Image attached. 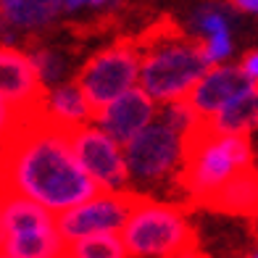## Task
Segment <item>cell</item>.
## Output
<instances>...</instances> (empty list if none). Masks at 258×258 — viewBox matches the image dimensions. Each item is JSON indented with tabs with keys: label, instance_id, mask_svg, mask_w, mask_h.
Here are the masks:
<instances>
[{
	"label": "cell",
	"instance_id": "obj_1",
	"mask_svg": "<svg viewBox=\"0 0 258 258\" xmlns=\"http://www.w3.org/2000/svg\"><path fill=\"white\" fill-rule=\"evenodd\" d=\"M0 182L8 195L32 198L53 214L103 190L74 153L72 126L55 121L48 111L29 119L0 145Z\"/></svg>",
	"mask_w": 258,
	"mask_h": 258
},
{
	"label": "cell",
	"instance_id": "obj_27",
	"mask_svg": "<svg viewBox=\"0 0 258 258\" xmlns=\"http://www.w3.org/2000/svg\"><path fill=\"white\" fill-rule=\"evenodd\" d=\"M8 192H6V187H3V182H0V203H3V198H6Z\"/></svg>",
	"mask_w": 258,
	"mask_h": 258
},
{
	"label": "cell",
	"instance_id": "obj_26",
	"mask_svg": "<svg viewBox=\"0 0 258 258\" xmlns=\"http://www.w3.org/2000/svg\"><path fill=\"white\" fill-rule=\"evenodd\" d=\"M3 242H6V229H3V221H0V253H3Z\"/></svg>",
	"mask_w": 258,
	"mask_h": 258
},
{
	"label": "cell",
	"instance_id": "obj_25",
	"mask_svg": "<svg viewBox=\"0 0 258 258\" xmlns=\"http://www.w3.org/2000/svg\"><path fill=\"white\" fill-rule=\"evenodd\" d=\"M105 0H63V11H77L82 6H103Z\"/></svg>",
	"mask_w": 258,
	"mask_h": 258
},
{
	"label": "cell",
	"instance_id": "obj_14",
	"mask_svg": "<svg viewBox=\"0 0 258 258\" xmlns=\"http://www.w3.org/2000/svg\"><path fill=\"white\" fill-rule=\"evenodd\" d=\"M63 0H0V16L16 32H40L61 14Z\"/></svg>",
	"mask_w": 258,
	"mask_h": 258
},
{
	"label": "cell",
	"instance_id": "obj_19",
	"mask_svg": "<svg viewBox=\"0 0 258 258\" xmlns=\"http://www.w3.org/2000/svg\"><path fill=\"white\" fill-rule=\"evenodd\" d=\"M32 61H34V69H37V74H40L45 87L61 85V79L66 74V63H63V58L58 53H53V50H34Z\"/></svg>",
	"mask_w": 258,
	"mask_h": 258
},
{
	"label": "cell",
	"instance_id": "obj_22",
	"mask_svg": "<svg viewBox=\"0 0 258 258\" xmlns=\"http://www.w3.org/2000/svg\"><path fill=\"white\" fill-rule=\"evenodd\" d=\"M242 69H245V74H248L250 79L258 82V50H250L248 55L242 58Z\"/></svg>",
	"mask_w": 258,
	"mask_h": 258
},
{
	"label": "cell",
	"instance_id": "obj_7",
	"mask_svg": "<svg viewBox=\"0 0 258 258\" xmlns=\"http://www.w3.org/2000/svg\"><path fill=\"white\" fill-rule=\"evenodd\" d=\"M140 79V48L135 40H121L95 53L82 66L77 85L90 108V121H98L105 105L126 92Z\"/></svg>",
	"mask_w": 258,
	"mask_h": 258
},
{
	"label": "cell",
	"instance_id": "obj_21",
	"mask_svg": "<svg viewBox=\"0 0 258 258\" xmlns=\"http://www.w3.org/2000/svg\"><path fill=\"white\" fill-rule=\"evenodd\" d=\"M203 45H206V53L211 58V63L224 61V58L232 53V32L216 34V37H208V40H203Z\"/></svg>",
	"mask_w": 258,
	"mask_h": 258
},
{
	"label": "cell",
	"instance_id": "obj_9",
	"mask_svg": "<svg viewBox=\"0 0 258 258\" xmlns=\"http://www.w3.org/2000/svg\"><path fill=\"white\" fill-rule=\"evenodd\" d=\"M72 148L103 190H132L124 150L103 126L98 129L90 121L72 126Z\"/></svg>",
	"mask_w": 258,
	"mask_h": 258
},
{
	"label": "cell",
	"instance_id": "obj_3",
	"mask_svg": "<svg viewBox=\"0 0 258 258\" xmlns=\"http://www.w3.org/2000/svg\"><path fill=\"white\" fill-rule=\"evenodd\" d=\"M253 163L250 132H219L206 116H201L190 132L182 135V166L179 187L184 198L195 206L201 198Z\"/></svg>",
	"mask_w": 258,
	"mask_h": 258
},
{
	"label": "cell",
	"instance_id": "obj_23",
	"mask_svg": "<svg viewBox=\"0 0 258 258\" xmlns=\"http://www.w3.org/2000/svg\"><path fill=\"white\" fill-rule=\"evenodd\" d=\"M227 3H229L234 11H240V14H253V16H258V0H227Z\"/></svg>",
	"mask_w": 258,
	"mask_h": 258
},
{
	"label": "cell",
	"instance_id": "obj_5",
	"mask_svg": "<svg viewBox=\"0 0 258 258\" xmlns=\"http://www.w3.org/2000/svg\"><path fill=\"white\" fill-rule=\"evenodd\" d=\"M126 255H201V240L184 206L145 198L124 224Z\"/></svg>",
	"mask_w": 258,
	"mask_h": 258
},
{
	"label": "cell",
	"instance_id": "obj_18",
	"mask_svg": "<svg viewBox=\"0 0 258 258\" xmlns=\"http://www.w3.org/2000/svg\"><path fill=\"white\" fill-rule=\"evenodd\" d=\"M192 24H195V32L201 34V40L216 37V34H227L232 27L229 16L219 6H201L192 14Z\"/></svg>",
	"mask_w": 258,
	"mask_h": 258
},
{
	"label": "cell",
	"instance_id": "obj_6",
	"mask_svg": "<svg viewBox=\"0 0 258 258\" xmlns=\"http://www.w3.org/2000/svg\"><path fill=\"white\" fill-rule=\"evenodd\" d=\"M0 221L6 229L3 253L8 258H53L63 255L66 245L58 234L55 214L24 195H6L0 203Z\"/></svg>",
	"mask_w": 258,
	"mask_h": 258
},
{
	"label": "cell",
	"instance_id": "obj_20",
	"mask_svg": "<svg viewBox=\"0 0 258 258\" xmlns=\"http://www.w3.org/2000/svg\"><path fill=\"white\" fill-rule=\"evenodd\" d=\"M45 111V108H42ZM42 111H37V113H42ZM37 113H27V111H19L16 105H11L8 100H3L0 98V145L3 143H8L11 137H14L21 126H24L29 119H34Z\"/></svg>",
	"mask_w": 258,
	"mask_h": 258
},
{
	"label": "cell",
	"instance_id": "obj_16",
	"mask_svg": "<svg viewBox=\"0 0 258 258\" xmlns=\"http://www.w3.org/2000/svg\"><path fill=\"white\" fill-rule=\"evenodd\" d=\"M45 111H48L55 121L69 124V126L90 121L87 100H85V95H82L77 82L74 85H55V87H50V92L45 95Z\"/></svg>",
	"mask_w": 258,
	"mask_h": 258
},
{
	"label": "cell",
	"instance_id": "obj_24",
	"mask_svg": "<svg viewBox=\"0 0 258 258\" xmlns=\"http://www.w3.org/2000/svg\"><path fill=\"white\" fill-rule=\"evenodd\" d=\"M16 37H19V32L11 27L3 16H0V42H14Z\"/></svg>",
	"mask_w": 258,
	"mask_h": 258
},
{
	"label": "cell",
	"instance_id": "obj_8",
	"mask_svg": "<svg viewBox=\"0 0 258 258\" xmlns=\"http://www.w3.org/2000/svg\"><path fill=\"white\" fill-rule=\"evenodd\" d=\"M148 195L137 190H100L90 201L55 214V227L63 245L98 232H121L129 216L143 206ZM66 255V253H63Z\"/></svg>",
	"mask_w": 258,
	"mask_h": 258
},
{
	"label": "cell",
	"instance_id": "obj_12",
	"mask_svg": "<svg viewBox=\"0 0 258 258\" xmlns=\"http://www.w3.org/2000/svg\"><path fill=\"white\" fill-rule=\"evenodd\" d=\"M198 208L216 211L227 216H242V219H255L258 216V169L245 166L234 171L229 179H224L214 192L195 203Z\"/></svg>",
	"mask_w": 258,
	"mask_h": 258
},
{
	"label": "cell",
	"instance_id": "obj_13",
	"mask_svg": "<svg viewBox=\"0 0 258 258\" xmlns=\"http://www.w3.org/2000/svg\"><path fill=\"white\" fill-rule=\"evenodd\" d=\"M156 116V103L145 90H132L121 92L116 100L105 105V111L100 113L98 124L108 132L119 145H126L145 124L153 121Z\"/></svg>",
	"mask_w": 258,
	"mask_h": 258
},
{
	"label": "cell",
	"instance_id": "obj_28",
	"mask_svg": "<svg viewBox=\"0 0 258 258\" xmlns=\"http://www.w3.org/2000/svg\"><path fill=\"white\" fill-rule=\"evenodd\" d=\"M253 166L258 169V148H255V153H253Z\"/></svg>",
	"mask_w": 258,
	"mask_h": 258
},
{
	"label": "cell",
	"instance_id": "obj_15",
	"mask_svg": "<svg viewBox=\"0 0 258 258\" xmlns=\"http://www.w3.org/2000/svg\"><path fill=\"white\" fill-rule=\"evenodd\" d=\"M219 132H255L258 129V85L253 82L250 90H245L240 98H234L219 113L208 116Z\"/></svg>",
	"mask_w": 258,
	"mask_h": 258
},
{
	"label": "cell",
	"instance_id": "obj_11",
	"mask_svg": "<svg viewBox=\"0 0 258 258\" xmlns=\"http://www.w3.org/2000/svg\"><path fill=\"white\" fill-rule=\"evenodd\" d=\"M253 82L245 74L242 66H216L198 79V85L187 92V103L201 113V116H214L224 105H229L234 98H240L245 90L253 87Z\"/></svg>",
	"mask_w": 258,
	"mask_h": 258
},
{
	"label": "cell",
	"instance_id": "obj_17",
	"mask_svg": "<svg viewBox=\"0 0 258 258\" xmlns=\"http://www.w3.org/2000/svg\"><path fill=\"white\" fill-rule=\"evenodd\" d=\"M66 255H77V258H121L126 255L124 240L116 237V232H98V234H87L74 242L66 245Z\"/></svg>",
	"mask_w": 258,
	"mask_h": 258
},
{
	"label": "cell",
	"instance_id": "obj_10",
	"mask_svg": "<svg viewBox=\"0 0 258 258\" xmlns=\"http://www.w3.org/2000/svg\"><path fill=\"white\" fill-rule=\"evenodd\" d=\"M45 95L48 87L42 85L32 55L0 45V98L19 111L37 113L45 108Z\"/></svg>",
	"mask_w": 258,
	"mask_h": 258
},
{
	"label": "cell",
	"instance_id": "obj_29",
	"mask_svg": "<svg viewBox=\"0 0 258 258\" xmlns=\"http://www.w3.org/2000/svg\"><path fill=\"white\" fill-rule=\"evenodd\" d=\"M250 255H255V258H258V248H255V250H253V253H250Z\"/></svg>",
	"mask_w": 258,
	"mask_h": 258
},
{
	"label": "cell",
	"instance_id": "obj_4",
	"mask_svg": "<svg viewBox=\"0 0 258 258\" xmlns=\"http://www.w3.org/2000/svg\"><path fill=\"white\" fill-rule=\"evenodd\" d=\"M124 158L132 190L171 203H177V195H184L179 187L182 135L161 116L145 124L124 145Z\"/></svg>",
	"mask_w": 258,
	"mask_h": 258
},
{
	"label": "cell",
	"instance_id": "obj_2",
	"mask_svg": "<svg viewBox=\"0 0 258 258\" xmlns=\"http://www.w3.org/2000/svg\"><path fill=\"white\" fill-rule=\"evenodd\" d=\"M135 42L140 48V85L158 103L187 98L211 69L203 40L187 37L169 21L153 24Z\"/></svg>",
	"mask_w": 258,
	"mask_h": 258
}]
</instances>
